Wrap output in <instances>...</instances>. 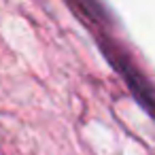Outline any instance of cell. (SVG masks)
Here are the masks:
<instances>
[{"mask_svg": "<svg viewBox=\"0 0 155 155\" xmlns=\"http://www.w3.org/2000/svg\"><path fill=\"white\" fill-rule=\"evenodd\" d=\"M104 51H106V58L113 62V66H115V68L121 72V77L127 81V85H130L132 94L138 98V102L155 117V89L151 87V83H149L138 70H134V66L127 62V58L117 55L110 45H108V47L104 45Z\"/></svg>", "mask_w": 155, "mask_h": 155, "instance_id": "obj_1", "label": "cell"}]
</instances>
